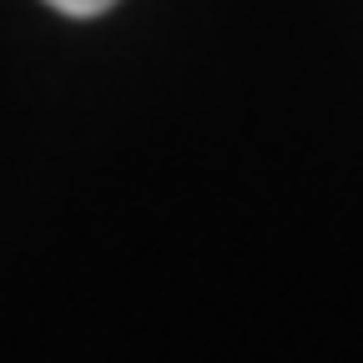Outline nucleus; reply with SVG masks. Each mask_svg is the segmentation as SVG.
<instances>
[{"mask_svg": "<svg viewBox=\"0 0 363 363\" xmlns=\"http://www.w3.org/2000/svg\"><path fill=\"white\" fill-rule=\"evenodd\" d=\"M51 11H61V16H76V21H86V16H101V11H111L116 0H45Z\"/></svg>", "mask_w": 363, "mask_h": 363, "instance_id": "nucleus-1", "label": "nucleus"}]
</instances>
